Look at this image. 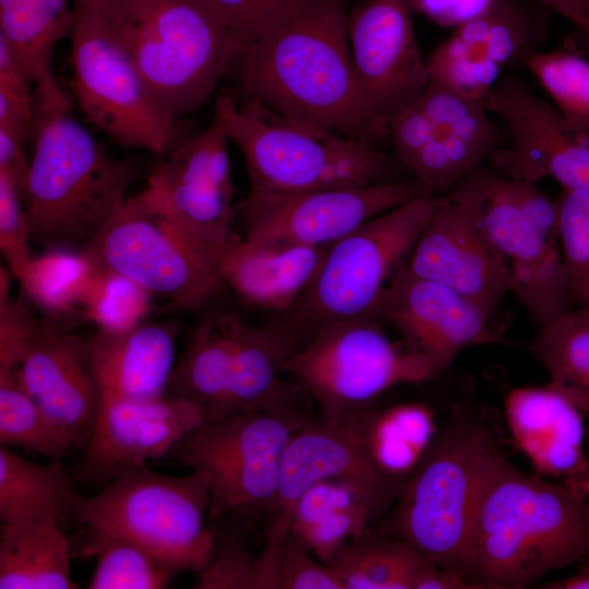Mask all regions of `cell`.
<instances>
[{
  "instance_id": "6da1fadb",
  "label": "cell",
  "mask_w": 589,
  "mask_h": 589,
  "mask_svg": "<svg viewBox=\"0 0 589 589\" xmlns=\"http://www.w3.org/2000/svg\"><path fill=\"white\" fill-rule=\"evenodd\" d=\"M344 0H301L266 26L241 57L244 98L338 134L387 136L351 60Z\"/></svg>"
},
{
  "instance_id": "7a4b0ae2",
  "label": "cell",
  "mask_w": 589,
  "mask_h": 589,
  "mask_svg": "<svg viewBox=\"0 0 589 589\" xmlns=\"http://www.w3.org/2000/svg\"><path fill=\"white\" fill-rule=\"evenodd\" d=\"M589 555V501L515 467L498 452L479 503L471 582L521 589Z\"/></svg>"
},
{
  "instance_id": "3957f363",
  "label": "cell",
  "mask_w": 589,
  "mask_h": 589,
  "mask_svg": "<svg viewBox=\"0 0 589 589\" xmlns=\"http://www.w3.org/2000/svg\"><path fill=\"white\" fill-rule=\"evenodd\" d=\"M34 137L24 191L32 242L81 249L128 200L140 166L113 157L68 110H36Z\"/></svg>"
},
{
  "instance_id": "277c9868",
  "label": "cell",
  "mask_w": 589,
  "mask_h": 589,
  "mask_svg": "<svg viewBox=\"0 0 589 589\" xmlns=\"http://www.w3.org/2000/svg\"><path fill=\"white\" fill-rule=\"evenodd\" d=\"M214 113L244 159L251 196L402 179L400 161L368 141L280 115L260 101L216 98ZM406 169V168H405Z\"/></svg>"
},
{
  "instance_id": "5b68a950",
  "label": "cell",
  "mask_w": 589,
  "mask_h": 589,
  "mask_svg": "<svg viewBox=\"0 0 589 589\" xmlns=\"http://www.w3.org/2000/svg\"><path fill=\"white\" fill-rule=\"evenodd\" d=\"M498 452L481 423L462 414L452 418L405 481L393 515L397 539L471 588L479 503Z\"/></svg>"
},
{
  "instance_id": "8992f818",
  "label": "cell",
  "mask_w": 589,
  "mask_h": 589,
  "mask_svg": "<svg viewBox=\"0 0 589 589\" xmlns=\"http://www.w3.org/2000/svg\"><path fill=\"white\" fill-rule=\"evenodd\" d=\"M441 196L404 203L328 245L298 300L264 326L290 354L328 325L375 318L385 289L406 264Z\"/></svg>"
},
{
  "instance_id": "52a82bcc",
  "label": "cell",
  "mask_w": 589,
  "mask_h": 589,
  "mask_svg": "<svg viewBox=\"0 0 589 589\" xmlns=\"http://www.w3.org/2000/svg\"><path fill=\"white\" fill-rule=\"evenodd\" d=\"M110 22L153 99L173 120L209 98L233 56L228 25L208 0H132Z\"/></svg>"
},
{
  "instance_id": "ba28073f",
  "label": "cell",
  "mask_w": 589,
  "mask_h": 589,
  "mask_svg": "<svg viewBox=\"0 0 589 589\" xmlns=\"http://www.w3.org/2000/svg\"><path fill=\"white\" fill-rule=\"evenodd\" d=\"M447 196L467 203L497 252L513 293L541 325L567 311L570 297L555 201L534 182L509 179L490 165L468 172Z\"/></svg>"
},
{
  "instance_id": "9c48e42d",
  "label": "cell",
  "mask_w": 589,
  "mask_h": 589,
  "mask_svg": "<svg viewBox=\"0 0 589 589\" xmlns=\"http://www.w3.org/2000/svg\"><path fill=\"white\" fill-rule=\"evenodd\" d=\"M209 493L196 471L182 477L144 466L128 469L93 496L82 497L72 520L87 540L121 538L147 549L175 570L200 572L215 549L206 526Z\"/></svg>"
},
{
  "instance_id": "30bf717a",
  "label": "cell",
  "mask_w": 589,
  "mask_h": 589,
  "mask_svg": "<svg viewBox=\"0 0 589 589\" xmlns=\"http://www.w3.org/2000/svg\"><path fill=\"white\" fill-rule=\"evenodd\" d=\"M81 250L179 310H194L221 283L216 260L145 188L128 197Z\"/></svg>"
},
{
  "instance_id": "8fae6325",
  "label": "cell",
  "mask_w": 589,
  "mask_h": 589,
  "mask_svg": "<svg viewBox=\"0 0 589 589\" xmlns=\"http://www.w3.org/2000/svg\"><path fill=\"white\" fill-rule=\"evenodd\" d=\"M376 318L328 325L293 350L284 363L318 402L323 417L365 409L387 389L441 373L428 356L392 341Z\"/></svg>"
},
{
  "instance_id": "7c38bea8",
  "label": "cell",
  "mask_w": 589,
  "mask_h": 589,
  "mask_svg": "<svg viewBox=\"0 0 589 589\" xmlns=\"http://www.w3.org/2000/svg\"><path fill=\"white\" fill-rule=\"evenodd\" d=\"M72 86L88 120L118 145L165 155L176 145V121L155 103L111 22L73 3Z\"/></svg>"
},
{
  "instance_id": "4fadbf2b",
  "label": "cell",
  "mask_w": 589,
  "mask_h": 589,
  "mask_svg": "<svg viewBox=\"0 0 589 589\" xmlns=\"http://www.w3.org/2000/svg\"><path fill=\"white\" fill-rule=\"evenodd\" d=\"M308 420L291 411H253L203 422L171 450L205 479L209 513L267 509L280 479L287 446Z\"/></svg>"
},
{
  "instance_id": "5bb4252c",
  "label": "cell",
  "mask_w": 589,
  "mask_h": 589,
  "mask_svg": "<svg viewBox=\"0 0 589 589\" xmlns=\"http://www.w3.org/2000/svg\"><path fill=\"white\" fill-rule=\"evenodd\" d=\"M484 100L429 83L424 93L387 128L395 156L422 185L425 196L449 192L502 145L504 132Z\"/></svg>"
},
{
  "instance_id": "9a60e30c",
  "label": "cell",
  "mask_w": 589,
  "mask_h": 589,
  "mask_svg": "<svg viewBox=\"0 0 589 589\" xmlns=\"http://www.w3.org/2000/svg\"><path fill=\"white\" fill-rule=\"evenodd\" d=\"M417 178L362 187L251 196L236 205L243 238L264 243L326 248L366 221L423 196Z\"/></svg>"
},
{
  "instance_id": "2e32d148",
  "label": "cell",
  "mask_w": 589,
  "mask_h": 589,
  "mask_svg": "<svg viewBox=\"0 0 589 589\" xmlns=\"http://www.w3.org/2000/svg\"><path fill=\"white\" fill-rule=\"evenodd\" d=\"M230 140L214 113L201 133L179 143L151 173L147 190L160 206L216 260L233 230Z\"/></svg>"
},
{
  "instance_id": "e0dca14e",
  "label": "cell",
  "mask_w": 589,
  "mask_h": 589,
  "mask_svg": "<svg viewBox=\"0 0 589 589\" xmlns=\"http://www.w3.org/2000/svg\"><path fill=\"white\" fill-rule=\"evenodd\" d=\"M506 132V144L489 156L490 166L509 179L552 178L565 190L589 194V144L569 136L555 108L519 77L504 75L484 99Z\"/></svg>"
},
{
  "instance_id": "ac0fdd59",
  "label": "cell",
  "mask_w": 589,
  "mask_h": 589,
  "mask_svg": "<svg viewBox=\"0 0 589 589\" xmlns=\"http://www.w3.org/2000/svg\"><path fill=\"white\" fill-rule=\"evenodd\" d=\"M542 0H496L482 15L454 28L426 59L430 80L485 99L507 65L526 64L546 36Z\"/></svg>"
},
{
  "instance_id": "d6986e66",
  "label": "cell",
  "mask_w": 589,
  "mask_h": 589,
  "mask_svg": "<svg viewBox=\"0 0 589 589\" xmlns=\"http://www.w3.org/2000/svg\"><path fill=\"white\" fill-rule=\"evenodd\" d=\"M409 0H361L348 12L351 60L364 98L386 129L430 79Z\"/></svg>"
},
{
  "instance_id": "ffe728a7",
  "label": "cell",
  "mask_w": 589,
  "mask_h": 589,
  "mask_svg": "<svg viewBox=\"0 0 589 589\" xmlns=\"http://www.w3.org/2000/svg\"><path fill=\"white\" fill-rule=\"evenodd\" d=\"M328 479L352 483L383 512L404 485L373 466L348 414L308 421L285 452L277 493L267 508L271 521L265 542L278 545L289 531L293 506L302 493Z\"/></svg>"
},
{
  "instance_id": "44dd1931",
  "label": "cell",
  "mask_w": 589,
  "mask_h": 589,
  "mask_svg": "<svg viewBox=\"0 0 589 589\" xmlns=\"http://www.w3.org/2000/svg\"><path fill=\"white\" fill-rule=\"evenodd\" d=\"M202 423L201 411L181 399L101 397L79 476L104 486L123 471L171 453Z\"/></svg>"
},
{
  "instance_id": "7402d4cb",
  "label": "cell",
  "mask_w": 589,
  "mask_h": 589,
  "mask_svg": "<svg viewBox=\"0 0 589 589\" xmlns=\"http://www.w3.org/2000/svg\"><path fill=\"white\" fill-rule=\"evenodd\" d=\"M405 267L474 301L488 315L513 292L502 259L482 232L472 208L447 195L423 228Z\"/></svg>"
},
{
  "instance_id": "603a6c76",
  "label": "cell",
  "mask_w": 589,
  "mask_h": 589,
  "mask_svg": "<svg viewBox=\"0 0 589 589\" xmlns=\"http://www.w3.org/2000/svg\"><path fill=\"white\" fill-rule=\"evenodd\" d=\"M489 316L474 301L450 287L416 276L405 265L385 289L374 317L388 321L405 344L444 371L464 349L500 341Z\"/></svg>"
},
{
  "instance_id": "cb8c5ba5",
  "label": "cell",
  "mask_w": 589,
  "mask_h": 589,
  "mask_svg": "<svg viewBox=\"0 0 589 589\" xmlns=\"http://www.w3.org/2000/svg\"><path fill=\"white\" fill-rule=\"evenodd\" d=\"M15 371L24 389L73 446L85 448L100 401L87 339L68 325L40 320Z\"/></svg>"
},
{
  "instance_id": "d4e9b609",
  "label": "cell",
  "mask_w": 589,
  "mask_h": 589,
  "mask_svg": "<svg viewBox=\"0 0 589 589\" xmlns=\"http://www.w3.org/2000/svg\"><path fill=\"white\" fill-rule=\"evenodd\" d=\"M505 417L515 444L544 477L589 496L584 414L548 387L512 389Z\"/></svg>"
},
{
  "instance_id": "484cf974",
  "label": "cell",
  "mask_w": 589,
  "mask_h": 589,
  "mask_svg": "<svg viewBox=\"0 0 589 589\" xmlns=\"http://www.w3.org/2000/svg\"><path fill=\"white\" fill-rule=\"evenodd\" d=\"M178 325L144 321L128 330H97L88 349L100 398L153 399L165 396L176 364Z\"/></svg>"
},
{
  "instance_id": "4316f807",
  "label": "cell",
  "mask_w": 589,
  "mask_h": 589,
  "mask_svg": "<svg viewBox=\"0 0 589 589\" xmlns=\"http://www.w3.org/2000/svg\"><path fill=\"white\" fill-rule=\"evenodd\" d=\"M326 248L264 243L238 236L216 262L221 281L242 300L279 313L288 310L306 288Z\"/></svg>"
},
{
  "instance_id": "83f0119b",
  "label": "cell",
  "mask_w": 589,
  "mask_h": 589,
  "mask_svg": "<svg viewBox=\"0 0 589 589\" xmlns=\"http://www.w3.org/2000/svg\"><path fill=\"white\" fill-rule=\"evenodd\" d=\"M71 1L0 0V36L35 87L36 110L72 107L52 70L55 46L73 26Z\"/></svg>"
},
{
  "instance_id": "f1b7e54d",
  "label": "cell",
  "mask_w": 589,
  "mask_h": 589,
  "mask_svg": "<svg viewBox=\"0 0 589 589\" xmlns=\"http://www.w3.org/2000/svg\"><path fill=\"white\" fill-rule=\"evenodd\" d=\"M344 589H464L459 575L442 569L400 539L368 533L348 542L326 564Z\"/></svg>"
},
{
  "instance_id": "f546056e",
  "label": "cell",
  "mask_w": 589,
  "mask_h": 589,
  "mask_svg": "<svg viewBox=\"0 0 589 589\" xmlns=\"http://www.w3.org/2000/svg\"><path fill=\"white\" fill-rule=\"evenodd\" d=\"M383 510L359 488L339 479L320 481L296 502L289 531L322 563L366 534Z\"/></svg>"
},
{
  "instance_id": "4dcf8cb0",
  "label": "cell",
  "mask_w": 589,
  "mask_h": 589,
  "mask_svg": "<svg viewBox=\"0 0 589 589\" xmlns=\"http://www.w3.org/2000/svg\"><path fill=\"white\" fill-rule=\"evenodd\" d=\"M233 314L199 324L176 361L165 396L195 406L203 422L224 414L233 364Z\"/></svg>"
},
{
  "instance_id": "1f68e13d",
  "label": "cell",
  "mask_w": 589,
  "mask_h": 589,
  "mask_svg": "<svg viewBox=\"0 0 589 589\" xmlns=\"http://www.w3.org/2000/svg\"><path fill=\"white\" fill-rule=\"evenodd\" d=\"M231 382L221 418L253 411H291L297 393L281 380L289 356L265 327L247 324L235 315Z\"/></svg>"
},
{
  "instance_id": "d6a6232c",
  "label": "cell",
  "mask_w": 589,
  "mask_h": 589,
  "mask_svg": "<svg viewBox=\"0 0 589 589\" xmlns=\"http://www.w3.org/2000/svg\"><path fill=\"white\" fill-rule=\"evenodd\" d=\"M347 414L373 466L386 478L402 484L421 464L435 438L434 412L421 402Z\"/></svg>"
},
{
  "instance_id": "836d02e7",
  "label": "cell",
  "mask_w": 589,
  "mask_h": 589,
  "mask_svg": "<svg viewBox=\"0 0 589 589\" xmlns=\"http://www.w3.org/2000/svg\"><path fill=\"white\" fill-rule=\"evenodd\" d=\"M75 587L70 575L69 542L56 518L43 517L2 524L1 589Z\"/></svg>"
},
{
  "instance_id": "e575fe53",
  "label": "cell",
  "mask_w": 589,
  "mask_h": 589,
  "mask_svg": "<svg viewBox=\"0 0 589 589\" xmlns=\"http://www.w3.org/2000/svg\"><path fill=\"white\" fill-rule=\"evenodd\" d=\"M63 468L40 465L0 446V519L2 524L52 517L72 519L82 500Z\"/></svg>"
},
{
  "instance_id": "d590c367",
  "label": "cell",
  "mask_w": 589,
  "mask_h": 589,
  "mask_svg": "<svg viewBox=\"0 0 589 589\" xmlns=\"http://www.w3.org/2000/svg\"><path fill=\"white\" fill-rule=\"evenodd\" d=\"M529 350L549 373V386L589 416V305L542 324Z\"/></svg>"
},
{
  "instance_id": "8d00e7d4",
  "label": "cell",
  "mask_w": 589,
  "mask_h": 589,
  "mask_svg": "<svg viewBox=\"0 0 589 589\" xmlns=\"http://www.w3.org/2000/svg\"><path fill=\"white\" fill-rule=\"evenodd\" d=\"M95 268L82 250L55 248L32 256L14 279L45 318L68 325L65 321L82 317L81 301Z\"/></svg>"
},
{
  "instance_id": "74e56055",
  "label": "cell",
  "mask_w": 589,
  "mask_h": 589,
  "mask_svg": "<svg viewBox=\"0 0 589 589\" xmlns=\"http://www.w3.org/2000/svg\"><path fill=\"white\" fill-rule=\"evenodd\" d=\"M552 98L563 130L589 136V61L567 50L538 51L525 64Z\"/></svg>"
},
{
  "instance_id": "f35d334b",
  "label": "cell",
  "mask_w": 589,
  "mask_h": 589,
  "mask_svg": "<svg viewBox=\"0 0 589 589\" xmlns=\"http://www.w3.org/2000/svg\"><path fill=\"white\" fill-rule=\"evenodd\" d=\"M15 370L0 374V444L58 460L74 446L24 389Z\"/></svg>"
},
{
  "instance_id": "ab89813d",
  "label": "cell",
  "mask_w": 589,
  "mask_h": 589,
  "mask_svg": "<svg viewBox=\"0 0 589 589\" xmlns=\"http://www.w3.org/2000/svg\"><path fill=\"white\" fill-rule=\"evenodd\" d=\"M84 551L97 556L91 589L165 588L177 573L147 549L121 538L87 540Z\"/></svg>"
},
{
  "instance_id": "60d3db41",
  "label": "cell",
  "mask_w": 589,
  "mask_h": 589,
  "mask_svg": "<svg viewBox=\"0 0 589 589\" xmlns=\"http://www.w3.org/2000/svg\"><path fill=\"white\" fill-rule=\"evenodd\" d=\"M153 298L134 280L96 265L81 301V315L97 330L123 332L147 320Z\"/></svg>"
},
{
  "instance_id": "b9f144b4",
  "label": "cell",
  "mask_w": 589,
  "mask_h": 589,
  "mask_svg": "<svg viewBox=\"0 0 589 589\" xmlns=\"http://www.w3.org/2000/svg\"><path fill=\"white\" fill-rule=\"evenodd\" d=\"M555 204L569 293L589 305V194L563 189Z\"/></svg>"
},
{
  "instance_id": "7bdbcfd3",
  "label": "cell",
  "mask_w": 589,
  "mask_h": 589,
  "mask_svg": "<svg viewBox=\"0 0 589 589\" xmlns=\"http://www.w3.org/2000/svg\"><path fill=\"white\" fill-rule=\"evenodd\" d=\"M277 589H344L334 572L290 531L276 550Z\"/></svg>"
},
{
  "instance_id": "ee69618b",
  "label": "cell",
  "mask_w": 589,
  "mask_h": 589,
  "mask_svg": "<svg viewBox=\"0 0 589 589\" xmlns=\"http://www.w3.org/2000/svg\"><path fill=\"white\" fill-rule=\"evenodd\" d=\"M24 195L20 187L0 172V249L7 267L15 278L17 272L33 256L31 229Z\"/></svg>"
},
{
  "instance_id": "f6af8a7d",
  "label": "cell",
  "mask_w": 589,
  "mask_h": 589,
  "mask_svg": "<svg viewBox=\"0 0 589 589\" xmlns=\"http://www.w3.org/2000/svg\"><path fill=\"white\" fill-rule=\"evenodd\" d=\"M226 21L232 55L240 56L268 26L301 0H208Z\"/></svg>"
},
{
  "instance_id": "bcb514c9",
  "label": "cell",
  "mask_w": 589,
  "mask_h": 589,
  "mask_svg": "<svg viewBox=\"0 0 589 589\" xmlns=\"http://www.w3.org/2000/svg\"><path fill=\"white\" fill-rule=\"evenodd\" d=\"M255 558L235 537H215L208 563L197 572L196 589H250Z\"/></svg>"
},
{
  "instance_id": "7dc6e473",
  "label": "cell",
  "mask_w": 589,
  "mask_h": 589,
  "mask_svg": "<svg viewBox=\"0 0 589 589\" xmlns=\"http://www.w3.org/2000/svg\"><path fill=\"white\" fill-rule=\"evenodd\" d=\"M39 322L11 293L0 297V374L17 369Z\"/></svg>"
},
{
  "instance_id": "c3c4849f",
  "label": "cell",
  "mask_w": 589,
  "mask_h": 589,
  "mask_svg": "<svg viewBox=\"0 0 589 589\" xmlns=\"http://www.w3.org/2000/svg\"><path fill=\"white\" fill-rule=\"evenodd\" d=\"M418 12L436 25L456 28L485 13L496 0H409Z\"/></svg>"
},
{
  "instance_id": "681fc988",
  "label": "cell",
  "mask_w": 589,
  "mask_h": 589,
  "mask_svg": "<svg viewBox=\"0 0 589 589\" xmlns=\"http://www.w3.org/2000/svg\"><path fill=\"white\" fill-rule=\"evenodd\" d=\"M24 142L12 131L0 127V172L8 175L23 191H25L29 172Z\"/></svg>"
},
{
  "instance_id": "f907efd6",
  "label": "cell",
  "mask_w": 589,
  "mask_h": 589,
  "mask_svg": "<svg viewBox=\"0 0 589 589\" xmlns=\"http://www.w3.org/2000/svg\"><path fill=\"white\" fill-rule=\"evenodd\" d=\"M31 86L33 85L10 46L0 36V91L25 100L34 101Z\"/></svg>"
},
{
  "instance_id": "816d5d0a",
  "label": "cell",
  "mask_w": 589,
  "mask_h": 589,
  "mask_svg": "<svg viewBox=\"0 0 589 589\" xmlns=\"http://www.w3.org/2000/svg\"><path fill=\"white\" fill-rule=\"evenodd\" d=\"M589 35V0H542Z\"/></svg>"
},
{
  "instance_id": "f5cc1de1",
  "label": "cell",
  "mask_w": 589,
  "mask_h": 589,
  "mask_svg": "<svg viewBox=\"0 0 589 589\" xmlns=\"http://www.w3.org/2000/svg\"><path fill=\"white\" fill-rule=\"evenodd\" d=\"M99 10L108 20L120 17L132 0H72Z\"/></svg>"
},
{
  "instance_id": "db71d44e",
  "label": "cell",
  "mask_w": 589,
  "mask_h": 589,
  "mask_svg": "<svg viewBox=\"0 0 589 589\" xmlns=\"http://www.w3.org/2000/svg\"><path fill=\"white\" fill-rule=\"evenodd\" d=\"M546 589H589V566H586L567 578L550 581Z\"/></svg>"
}]
</instances>
